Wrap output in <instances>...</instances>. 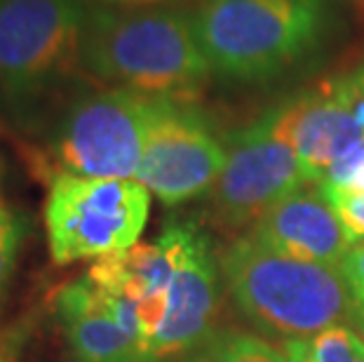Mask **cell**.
I'll list each match as a JSON object with an SVG mask.
<instances>
[{
  "instance_id": "12",
  "label": "cell",
  "mask_w": 364,
  "mask_h": 362,
  "mask_svg": "<svg viewBox=\"0 0 364 362\" xmlns=\"http://www.w3.org/2000/svg\"><path fill=\"white\" fill-rule=\"evenodd\" d=\"M252 235L289 257L336 268L355 245L320 181H308L277 200L254 223Z\"/></svg>"
},
{
  "instance_id": "8",
  "label": "cell",
  "mask_w": 364,
  "mask_h": 362,
  "mask_svg": "<svg viewBox=\"0 0 364 362\" xmlns=\"http://www.w3.org/2000/svg\"><path fill=\"white\" fill-rule=\"evenodd\" d=\"M226 167L209 191L212 217L223 228L257 223L277 200L315 181L287 142L275 134L268 115L230 134Z\"/></svg>"
},
{
  "instance_id": "1",
  "label": "cell",
  "mask_w": 364,
  "mask_h": 362,
  "mask_svg": "<svg viewBox=\"0 0 364 362\" xmlns=\"http://www.w3.org/2000/svg\"><path fill=\"white\" fill-rule=\"evenodd\" d=\"M80 71L146 97L193 99L209 78L193 12L174 5H87Z\"/></svg>"
},
{
  "instance_id": "11",
  "label": "cell",
  "mask_w": 364,
  "mask_h": 362,
  "mask_svg": "<svg viewBox=\"0 0 364 362\" xmlns=\"http://www.w3.org/2000/svg\"><path fill=\"white\" fill-rule=\"evenodd\" d=\"M87 278L102 294L108 313L125 332L144 346L151 344L167 315L172 268L162 245H132L95 261ZM153 362V360H151Z\"/></svg>"
},
{
  "instance_id": "10",
  "label": "cell",
  "mask_w": 364,
  "mask_h": 362,
  "mask_svg": "<svg viewBox=\"0 0 364 362\" xmlns=\"http://www.w3.org/2000/svg\"><path fill=\"white\" fill-rule=\"evenodd\" d=\"M315 181L364 139V64L341 71L268 113Z\"/></svg>"
},
{
  "instance_id": "6",
  "label": "cell",
  "mask_w": 364,
  "mask_h": 362,
  "mask_svg": "<svg viewBox=\"0 0 364 362\" xmlns=\"http://www.w3.org/2000/svg\"><path fill=\"white\" fill-rule=\"evenodd\" d=\"M151 214V191L136 179L54 174L45 230L54 264L102 259L136 245Z\"/></svg>"
},
{
  "instance_id": "20",
  "label": "cell",
  "mask_w": 364,
  "mask_h": 362,
  "mask_svg": "<svg viewBox=\"0 0 364 362\" xmlns=\"http://www.w3.org/2000/svg\"><path fill=\"white\" fill-rule=\"evenodd\" d=\"M82 3L99 7H156L172 3V0H82Z\"/></svg>"
},
{
  "instance_id": "9",
  "label": "cell",
  "mask_w": 364,
  "mask_h": 362,
  "mask_svg": "<svg viewBox=\"0 0 364 362\" xmlns=\"http://www.w3.org/2000/svg\"><path fill=\"white\" fill-rule=\"evenodd\" d=\"M172 268L167 315L151 344L153 362H169L188 356L212 336L219 311L221 261L198 223L174 219L158 238Z\"/></svg>"
},
{
  "instance_id": "18",
  "label": "cell",
  "mask_w": 364,
  "mask_h": 362,
  "mask_svg": "<svg viewBox=\"0 0 364 362\" xmlns=\"http://www.w3.org/2000/svg\"><path fill=\"white\" fill-rule=\"evenodd\" d=\"M327 196L334 205L341 223L346 226L348 235L353 238V243L364 240V193H353V191H341V188H327Z\"/></svg>"
},
{
  "instance_id": "21",
  "label": "cell",
  "mask_w": 364,
  "mask_h": 362,
  "mask_svg": "<svg viewBox=\"0 0 364 362\" xmlns=\"http://www.w3.org/2000/svg\"><path fill=\"white\" fill-rule=\"evenodd\" d=\"M353 325H358V332L364 339V302H358V313H355V322H353Z\"/></svg>"
},
{
  "instance_id": "2",
  "label": "cell",
  "mask_w": 364,
  "mask_h": 362,
  "mask_svg": "<svg viewBox=\"0 0 364 362\" xmlns=\"http://www.w3.org/2000/svg\"><path fill=\"white\" fill-rule=\"evenodd\" d=\"M193 24L209 71L263 82L308 61L334 28L329 0H203Z\"/></svg>"
},
{
  "instance_id": "22",
  "label": "cell",
  "mask_w": 364,
  "mask_h": 362,
  "mask_svg": "<svg viewBox=\"0 0 364 362\" xmlns=\"http://www.w3.org/2000/svg\"><path fill=\"white\" fill-rule=\"evenodd\" d=\"M5 158H3V153H0V188H3V183H5Z\"/></svg>"
},
{
  "instance_id": "17",
  "label": "cell",
  "mask_w": 364,
  "mask_h": 362,
  "mask_svg": "<svg viewBox=\"0 0 364 362\" xmlns=\"http://www.w3.org/2000/svg\"><path fill=\"white\" fill-rule=\"evenodd\" d=\"M322 186L364 193V139L355 144L338 163L331 165L320 179Z\"/></svg>"
},
{
  "instance_id": "7",
  "label": "cell",
  "mask_w": 364,
  "mask_h": 362,
  "mask_svg": "<svg viewBox=\"0 0 364 362\" xmlns=\"http://www.w3.org/2000/svg\"><path fill=\"white\" fill-rule=\"evenodd\" d=\"M226 158V144L193 99L158 97L134 179L162 205L174 207L209 193Z\"/></svg>"
},
{
  "instance_id": "3",
  "label": "cell",
  "mask_w": 364,
  "mask_h": 362,
  "mask_svg": "<svg viewBox=\"0 0 364 362\" xmlns=\"http://www.w3.org/2000/svg\"><path fill=\"white\" fill-rule=\"evenodd\" d=\"M219 261L240 311L284 341L355 322L358 299L336 266L289 257L252 233L230 243Z\"/></svg>"
},
{
  "instance_id": "13",
  "label": "cell",
  "mask_w": 364,
  "mask_h": 362,
  "mask_svg": "<svg viewBox=\"0 0 364 362\" xmlns=\"http://www.w3.org/2000/svg\"><path fill=\"white\" fill-rule=\"evenodd\" d=\"M75 362H151L136 339L122 329L87 275L64 284L54 297Z\"/></svg>"
},
{
  "instance_id": "16",
  "label": "cell",
  "mask_w": 364,
  "mask_h": 362,
  "mask_svg": "<svg viewBox=\"0 0 364 362\" xmlns=\"http://www.w3.org/2000/svg\"><path fill=\"white\" fill-rule=\"evenodd\" d=\"M26 219L17 207L0 198V304L10 287L12 273L17 268L21 243L26 238Z\"/></svg>"
},
{
  "instance_id": "4",
  "label": "cell",
  "mask_w": 364,
  "mask_h": 362,
  "mask_svg": "<svg viewBox=\"0 0 364 362\" xmlns=\"http://www.w3.org/2000/svg\"><path fill=\"white\" fill-rule=\"evenodd\" d=\"M85 14L82 0H0V104L21 125L80 68Z\"/></svg>"
},
{
  "instance_id": "19",
  "label": "cell",
  "mask_w": 364,
  "mask_h": 362,
  "mask_svg": "<svg viewBox=\"0 0 364 362\" xmlns=\"http://www.w3.org/2000/svg\"><path fill=\"white\" fill-rule=\"evenodd\" d=\"M338 271L343 273V278L350 284L355 299L364 302V240L353 245V250L341 261Z\"/></svg>"
},
{
  "instance_id": "14",
  "label": "cell",
  "mask_w": 364,
  "mask_h": 362,
  "mask_svg": "<svg viewBox=\"0 0 364 362\" xmlns=\"http://www.w3.org/2000/svg\"><path fill=\"white\" fill-rule=\"evenodd\" d=\"M181 362H289L284 348H275L273 344L263 339L223 329L214 332L212 336L183 356Z\"/></svg>"
},
{
  "instance_id": "5",
  "label": "cell",
  "mask_w": 364,
  "mask_h": 362,
  "mask_svg": "<svg viewBox=\"0 0 364 362\" xmlns=\"http://www.w3.org/2000/svg\"><path fill=\"white\" fill-rule=\"evenodd\" d=\"M158 97L125 87H97L75 95L50 132L57 174L134 179Z\"/></svg>"
},
{
  "instance_id": "23",
  "label": "cell",
  "mask_w": 364,
  "mask_h": 362,
  "mask_svg": "<svg viewBox=\"0 0 364 362\" xmlns=\"http://www.w3.org/2000/svg\"><path fill=\"white\" fill-rule=\"evenodd\" d=\"M0 362H7V360H5V358H0Z\"/></svg>"
},
{
  "instance_id": "15",
  "label": "cell",
  "mask_w": 364,
  "mask_h": 362,
  "mask_svg": "<svg viewBox=\"0 0 364 362\" xmlns=\"http://www.w3.org/2000/svg\"><path fill=\"white\" fill-rule=\"evenodd\" d=\"M311 362H364V339L348 325L329 327L306 341Z\"/></svg>"
}]
</instances>
